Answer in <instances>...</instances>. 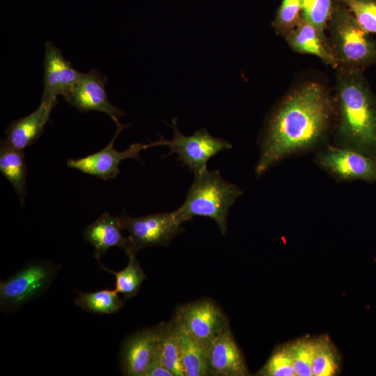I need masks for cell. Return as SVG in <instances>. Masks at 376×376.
<instances>
[{
    "label": "cell",
    "mask_w": 376,
    "mask_h": 376,
    "mask_svg": "<svg viewBox=\"0 0 376 376\" xmlns=\"http://www.w3.org/2000/svg\"><path fill=\"white\" fill-rule=\"evenodd\" d=\"M345 6L359 24L376 35V0H336Z\"/></svg>",
    "instance_id": "28"
},
{
    "label": "cell",
    "mask_w": 376,
    "mask_h": 376,
    "mask_svg": "<svg viewBox=\"0 0 376 376\" xmlns=\"http://www.w3.org/2000/svg\"><path fill=\"white\" fill-rule=\"evenodd\" d=\"M315 161L340 181H376V161L352 150L328 146L318 153Z\"/></svg>",
    "instance_id": "10"
},
{
    "label": "cell",
    "mask_w": 376,
    "mask_h": 376,
    "mask_svg": "<svg viewBox=\"0 0 376 376\" xmlns=\"http://www.w3.org/2000/svg\"><path fill=\"white\" fill-rule=\"evenodd\" d=\"M174 136L171 140L163 137L155 141L156 146H166L169 153H176L178 161L194 173L207 169V162L219 152L232 148V145L222 139L212 136L206 130H197L193 135L185 136L177 127L176 119L172 120Z\"/></svg>",
    "instance_id": "7"
},
{
    "label": "cell",
    "mask_w": 376,
    "mask_h": 376,
    "mask_svg": "<svg viewBox=\"0 0 376 376\" xmlns=\"http://www.w3.org/2000/svg\"><path fill=\"white\" fill-rule=\"evenodd\" d=\"M77 293L75 303L86 312L101 315L113 314L124 306V302L115 289H103L91 292L77 291Z\"/></svg>",
    "instance_id": "20"
},
{
    "label": "cell",
    "mask_w": 376,
    "mask_h": 376,
    "mask_svg": "<svg viewBox=\"0 0 376 376\" xmlns=\"http://www.w3.org/2000/svg\"><path fill=\"white\" fill-rule=\"evenodd\" d=\"M284 38L290 48L296 52L316 56L327 65L338 68L337 62L325 34L302 17L296 27Z\"/></svg>",
    "instance_id": "17"
},
{
    "label": "cell",
    "mask_w": 376,
    "mask_h": 376,
    "mask_svg": "<svg viewBox=\"0 0 376 376\" xmlns=\"http://www.w3.org/2000/svg\"><path fill=\"white\" fill-rule=\"evenodd\" d=\"M194 174V180L184 203L172 212L175 221L181 225L196 216L208 217L217 222L225 235L229 209L243 191L225 180L219 171L206 169Z\"/></svg>",
    "instance_id": "3"
},
{
    "label": "cell",
    "mask_w": 376,
    "mask_h": 376,
    "mask_svg": "<svg viewBox=\"0 0 376 376\" xmlns=\"http://www.w3.org/2000/svg\"><path fill=\"white\" fill-rule=\"evenodd\" d=\"M258 375L264 376L297 375L288 345L278 347L273 351Z\"/></svg>",
    "instance_id": "27"
},
{
    "label": "cell",
    "mask_w": 376,
    "mask_h": 376,
    "mask_svg": "<svg viewBox=\"0 0 376 376\" xmlns=\"http://www.w3.org/2000/svg\"><path fill=\"white\" fill-rule=\"evenodd\" d=\"M337 101L339 119L335 146L376 161V98L362 72L339 70Z\"/></svg>",
    "instance_id": "2"
},
{
    "label": "cell",
    "mask_w": 376,
    "mask_h": 376,
    "mask_svg": "<svg viewBox=\"0 0 376 376\" xmlns=\"http://www.w3.org/2000/svg\"><path fill=\"white\" fill-rule=\"evenodd\" d=\"M58 102H40L29 115L13 120L5 130L6 141L19 150L33 145L43 134L53 108Z\"/></svg>",
    "instance_id": "15"
},
{
    "label": "cell",
    "mask_w": 376,
    "mask_h": 376,
    "mask_svg": "<svg viewBox=\"0 0 376 376\" xmlns=\"http://www.w3.org/2000/svg\"><path fill=\"white\" fill-rule=\"evenodd\" d=\"M107 78L93 69L81 74L70 95L65 100L80 113L100 111L109 116L117 123L125 112L111 104L107 97L105 86Z\"/></svg>",
    "instance_id": "11"
},
{
    "label": "cell",
    "mask_w": 376,
    "mask_h": 376,
    "mask_svg": "<svg viewBox=\"0 0 376 376\" xmlns=\"http://www.w3.org/2000/svg\"><path fill=\"white\" fill-rule=\"evenodd\" d=\"M158 361L171 370L174 376H185L173 320L168 323H160Z\"/></svg>",
    "instance_id": "22"
},
{
    "label": "cell",
    "mask_w": 376,
    "mask_h": 376,
    "mask_svg": "<svg viewBox=\"0 0 376 376\" xmlns=\"http://www.w3.org/2000/svg\"><path fill=\"white\" fill-rule=\"evenodd\" d=\"M127 265L119 272L113 271L101 263L100 269L108 272L115 276V290L123 295L124 300L131 299L136 296L140 289L143 281L146 279L144 271L135 257V254L129 253Z\"/></svg>",
    "instance_id": "21"
},
{
    "label": "cell",
    "mask_w": 376,
    "mask_h": 376,
    "mask_svg": "<svg viewBox=\"0 0 376 376\" xmlns=\"http://www.w3.org/2000/svg\"><path fill=\"white\" fill-rule=\"evenodd\" d=\"M118 218L123 229L128 232L130 249L126 254L155 246H166L184 231L172 212H162L134 217L125 211Z\"/></svg>",
    "instance_id": "6"
},
{
    "label": "cell",
    "mask_w": 376,
    "mask_h": 376,
    "mask_svg": "<svg viewBox=\"0 0 376 376\" xmlns=\"http://www.w3.org/2000/svg\"><path fill=\"white\" fill-rule=\"evenodd\" d=\"M340 368L338 352L327 336L315 339V350L312 362L313 376H333Z\"/></svg>",
    "instance_id": "23"
},
{
    "label": "cell",
    "mask_w": 376,
    "mask_h": 376,
    "mask_svg": "<svg viewBox=\"0 0 376 376\" xmlns=\"http://www.w3.org/2000/svg\"><path fill=\"white\" fill-rule=\"evenodd\" d=\"M333 109L329 93L318 82L306 83L287 95L267 122L257 176L286 157L315 146L328 130Z\"/></svg>",
    "instance_id": "1"
},
{
    "label": "cell",
    "mask_w": 376,
    "mask_h": 376,
    "mask_svg": "<svg viewBox=\"0 0 376 376\" xmlns=\"http://www.w3.org/2000/svg\"><path fill=\"white\" fill-rule=\"evenodd\" d=\"M301 18L300 0H283L272 26L279 35L285 37L296 27Z\"/></svg>",
    "instance_id": "26"
},
{
    "label": "cell",
    "mask_w": 376,
    "mask_h": 376,
    "mask_svg": "<svg viewBox=\"0 0 376 376\" xmlns=\"http://www.w3.org/2000/svg\"><path fill=\"white\" fill-rule=\"evenodd\" d=\"M122 230L118 217H112L107 212L84 228V237L94 247V257L98 262L111 247L122 248L125 253L130 249L129 239L122 235Z\"/></svg>",
    "instance_id": "16"
},
{
    "label": "cell",
    "mask_w": 376,
    "mask_h": 376,
    "mask_svg": "<svg viewBox=\"0 0 376 376\" xmlns=\"http://www.w3.org/2000/svg\"><path fill=\"white\" fill-rule=\"evenodd\" d=\"M58 272V267L45 261H31L0 283L1 311L16 309L45 292Z\"/></svg>",
    "instance_id": "5"
},
{
    "label": "cell",
    "mask_w": 376,
    "mask_h": 376,
    "mask_svg": "<svg viewBox=\"0 0 376 376\" xmlns=\"http://www.w3.org/2000/svg\"><path fill=\"white\" fill-rule=\"evenodd\" d=\"M301 17L324 33L334 10V0H300Z\"/></svg>",
    "instance_id": "25"
},
{
    "label": "cell",
    "mask_w": 376,
    "mask_h": 376,
    "mask_svg": "<svg viewBox=\"0 0 376 376\" xmlns=\"http://www.w3.org/2000/svg\"><path fill=\"white\" fill-rule=\"evenodd\" d=\"M116 131L111 141L102 150L79 159H69L67 166L82 173L104 180L114 179L120 173L119 164L125 159H135L141 161L139 153L142 150L155 146V142L149 143H135L131 144L125 150L118 151L113 144L121 131L127 125L118 122Z\"/></svg>",
    "instance_id": "9"
},
{
    "label": "cell",
    "mask_w": 376,
    "mask_h": 376,
    "mask_svg": "<svg viewBox=\"0 0 376 376\" xmlns=\"http://www.w3.org/2000/svg\"><path fill=\"white\" fill-rule=\"evenodd\" d=\"M326 29L338 70L362 72L376 63V40L342 3L334 5Z\"/></svg>",
    "instance_id": "4"
},
{
    "label": "cell",
    "mask_w": 376,
    "mask_h": 376,
    "mask_svg": "<svg viewBox=\"0 0 376 376\" xmlns=\"http://www.w3.org/2000/svg\"><path fill=\"white\" fill-rule=\"evenodd\" d=\"M173 322L185 376L210 375L207 363L209 346L191 336L174 321Z\"/></svg>",
    "instance_id": "19"
},
{
    "label": "cell",
    "mask_w": 376,
    "mask_h": 376,
    "mask_svg": "<svg viewBox=\"0 0 376 376\" xmlns=\"http://www.w3.org/2000/svg\"><path fill=\"white\" fill-rule=\"evenodd\" d=\"M297 375L313 376L312 362L315 350V339L301 338L288 345Z\"/></svg>",
    "instance_id": "24"
},
{
    "label": "cell",
    "mask_w": 376,
    "mask_h": 376,
    "mask_svg": "<svg viewBox=\"0 0 376 376\" xmlns=\"http://www.w3.org/2000/svg\"><path fill=\"white\" fill-rule=\"evenodd\" d=\"M0 172L15 189L21 205L26 195L27 166L23 150L11 146L6 139L0 143Z\"/></svg>",
    "instance_id": "18"
},
{
    "label": "cell",
    "mask_w": 376,
    "mask_h": 376,
    "mask_svg": "<svg viewBox=\"0 0 376 376\" xmlns=\"http://www.w3.org/2000/svg\"><path fill=\"white\" fill-rule=\"evenodd\" d=\"M144 376H174L173 373L160 362L152 364Z\"/></svg>",
    "instance_id": "29"
},
{
    "label": "cell",
    "mask_w": 376,
    "mask_h": 376,
    "mask_svg": "<svg viewBox=\"0 0 376 376\" xmlns=\"http://www.w3.org/2000/svg\"><path fill=\"white\" fill-rule=\"evenodd\" d=\"M160 324L129 336L122 345L120 364L127 376H144L159 359Z\"/></svg>",
    "instance_id": "12"
},
{
    "label": "cell",
    "mask_w": 376,
    "mask_h": 376,
    "mask_svg": "<svg viewBox=\"0 0 376 376\" xmlns=\"http://www.w3.org/2000/svg\"><path fill=\"white\" fill-rule=\"evenodd\" d=\"M173 320L207 346L229 326L224 312L211 300L201 299L178 307Z\"/></svg>",
    "instance_id": "8"
},
{
    "label": "cell",
    "mask_w": 376,
    "mask_h": 376,
    "mask_svg": "<svg viewBox=\"0 0 376 376\" xmlns=\"http://www.w3.org/2000/svg\"><path fill=\"white\" fill-rule=\"evenodd\" d=\"M43 67L41 102H58V95L67 98L81 72L76 70L71 62L63 56L61 49L49 41L45 45Z\"/></svg>",
    "instance_id": "13"
},
{
    "label": "cell",
    "mask_w": 376,
    "mask_h": 376,
    "mask_svg": "<svg viewBox=\"0 0 376 376\" xmlns=\"http://www.w3.org/2000/svg\"><path fill=\"white\" fill-rule=\"evenodd\" d=\"M207 363L210 375H248L244 357L235 343L229 326L210 344Z\"/></svg>",
    "instance_id": "14"
}]
</instances>
